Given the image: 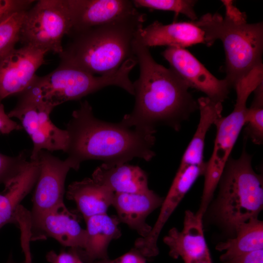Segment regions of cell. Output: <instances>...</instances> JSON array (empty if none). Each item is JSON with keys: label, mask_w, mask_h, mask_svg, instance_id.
Returning a JSON list of instances; mask_svg holds the SVG:
<instances>
[{"label": "cell", "mask_w": 263, "mask_h": 263, "mask_svg": "<svg viewBox=\"0 0 263 263\" xmlns=\"http://www.w3.org/2000/svg\"><path fill=\"white\" fill-rule=\"evenodd\" d=\"M142 29L133 43L140 70L138 78L133 83L134 106L120 122L130 127L154 132L160 126L179 131L182 123L198 110L197 101L178 74L153 59L142 40Z\"/></svg>", "instance_id": "cell-1"}, {"label": "cell", "mask_w": 263, "mask_h": 263, "mask_svg": "<svg viewBox=\"0 0 263 263\" xmlns=\"http://www.w3.org/2000/svg\"><path fill=\"white\" fill-rule=\"evenodd\" d=\"M65 130L68 142L65 152L76 170L87 160H101L111 166L135 158L149 161L155 155V132L100 120L87 101L73 112Z\"/></svg>", "instance_id": "cell-2"}, {"label": "cell", "mask_w": 263, "mask_h": 263, "mask_svg": "<svg viewBox=\"0 0 263 263\" xmlns=\"http://www.w3.org/2000/svg\"><path fill=\"white\" fill-rule=\"evenodd\" d=\"M145 19L146 15L137 11L110 23L70 32V40L59 55V65L93 75L115 72L135 56L133 41Z\"/></svg>", "instance_id": "cell-3"}, {"label": "cell", "mask_w": 263, "mask_h": 263, "mask_svg": "<svg viewBox=\"0 0 263 263\" xmlns=\"http://www.w3.org/2000/svg\"><path fill=\"white\" fill-rule=\"evenodd\" d=\"M218 187L217 196L206 212L227 238H232L239 225L258 217L263 208V175L253 169L245 146L238 158L230 156Z\"/></svg>", "instance_id": "cell-4"}, {"label": "cell", "mask_w": 263, "mask_h": 263, "mask_svg": "<svg viewBox=\"0 0 263 263\" xmlns=\"http://www.w3.org/2000/svg\"><path fill=\"white\" fill-rule=\"evenodd\" d=\"M194 22L204 33L205 44L217 39L224 48L225 79L231 88L250 71L263 64V23L234 20L219 13H207Z\"/></svg>", "instance_id": "cell-5"}, {"label": "cell", "mask_w": 263, "mask_h": 263, "mask_svg": "<svg viewBox=\"0 0 263 263\" xmlns=\"http://www.w3.org/2000/svg\"><path fill=\"white\" fill-rule=\"evenodd\" d=\"M137 64L136 57H131L115 72L100 76L59 65L46 75H36L31 85L44 102L54 108L68 101L79 100L110 86L120 87L134 95L133 83L129 75Z\"/></svg>", "instance_id": "cell-6"}, {"label": "cell", "mask_w": 263, "mask_h": 263, "mask_svg": "<svg viewBox=\"0 0 263 263\" xmlns=\"http://www.w3.org/2000/svg\"><path fill=\"white\" fill-rule=\"evenodd\" d=\"M15 108L7 114L20 122L33 142L30 159L37 160L39 152L62 150L65 152L68 142L66 130L56 126L50 114L54 107L44 102L31 85L18 94Z\"/></svg>", "instance_id": "cell-7"}, {"label": "cell", "mask_w": 263, "mask_h": 263, "mask_svg": "<svg viewBox=\"0 0 263 263\" xmlns=\"http://www.w3.org/2000/svg\"><path fill=\"white\" fill-rule=\"evenodd\" d=\"M71 29L65 0H39L26 11L19 41L23 45L59 55L62 40Z\"/></svg>", "instance_id": "cell-8"}, {"label": "cell", "mask_w": 263, "mask_h": 263, "mask_svg": "<svg viewBox=\"0 0 263 263\" xmlns=\"http://www.w3.org/2000/svg\"><path fill=\"white\" fill-rule=\"evenodd\" d=\"M248 98L245 94H237L232 112L226 116H221L214 124L217 130L214 148L210 159L206 162L202 194L199 209L196 212L201 216H204L213 199L225 164L244 126Z\"/></svg>", "instance_id": "cell-9"}, {"label": "cell", "mask_w": 263, "mask_h": 263, "mask_svg": "<svg viewBox=\"0 0 263 263\" xmlns=\"http://www.w3.org/2000/svg\"><path fill=\"white\" fill-rule=\"evenodd\" d=\"M39 174L32 198L31 215H35L64 203L65 182L69 171L76 170L68 158L64 160L42 150L38 155Z\"/></svg>", "instance_id": "cell-10"}, {"label": "cell", "mask_w": 263, "mask_h": 263, "mask_svg": "<svg viewBox=\"0 0 263 263\" xmlns=\"http://www.w3.org/2000/svg\"><path fill=\"white\" fill-rule=\"evenodd\" d=\"M32 241L51 237L61 245L76 250L86 244V229L81 226L80 217L62 203L40 214L31 215Z\"/></svg>", "instance_id": "cell-11"}, {"label": "cell", "mask_w": 263, "mask_h": 263, "mask_svg": "<svg viewBox=\"0 0 263 263\" xmlns=\"http://www.w3.org/2000/svg\"><path fill=\"white\" fill-rule=\"evenodd\" d=\"M48 52L29 45L15 48L0 58V102L18 95L33 82L36 72L45 63Z\"/></svg>", "instance_id": "cell-12"}, {"label": "cell", "mask_w": 263, "mask_h": 263, "mask_svg": "<svg viewBox=\"0 0 263 263\" xmlns=\"http://www.w3.org/2000/svg\"><path fill=\"white\" fill-rule=\"evenodd\" d=\"M162 55L170 67L189 88L195 89L210 99L223 103L231 87L225 79L213 75L190 52L185 48L168 47Z\"/></svg>", "instance_id": "cell-13"}, {"label": "cell", "mask_w": 263, "mask_h": 263, "mask_svg": "<svg viewBox=\"0 0 263 263\" xmlns=\"http://www.w3.org/2000/svg\"><path fill=\"white\" fill-rule=\"evenodd\" d=\"M204 173V169L200 166L192 165L178 169L150 232L146 237H139L135 241L134 248L145 258L158 255L157 242L163 227L198 178Z\"/></svg>", "instance_id": "cell-14"}, {"label": "cell", "mask_w": 263, "mask_h": 263, "mask_svg": "<svg viewBox=\"0 0 263 263\" xmlns=\"http://www.w3.org/2000/svg\"><path fill=\"white\" fill-rule=\"evenodd\" d=\"M65 2L71 19L69 33L110 23L137 11L130 0H65Z\"/></svg>", "instance_id": "cell-15"}, {"label": "cell", "mask_w": 263, "mask_h": 263, "mask_svg": "<svg viewBox=\"0 0 263 263\" xmlns=\"http://www.w3.org/2000/svg\"><path fill=\"white\" fill-rule=\"evenodd\" d=\"M169 256L192 263L208 257L210 253L204 232L203 218L190 210L185 211L181 230L171 228L163 239Z\"/></svg>", "instance_id": "cell-16"}, {"label": "cell", "mask_w": 263, "mask_h": 263, "mask_svg": "<svg viewBox=\"0 0 263 263\" xmlns=\"http://www.w3.org/2000/svg\"><path fill=\"white\" fill-rule=\"evenodd\" d=\"M163 199L150 189L141 193H114L112 206L116 210L120 223L127 225L144 238L152 228L146 219L161 207Z\"/></svg>", "instance_id": "cell-17"}, {"label": "cell", "mask_w": 263, "mask_h": 263, "mask_svg": "<svg viewBox=\"0 0 263 263\" xmlns=\"http://www.w3.org/2000/svg\"><path fill=\"white\" fill-rule=\"evenodd\" d=\"M141 37L149 48L167 46L185 48L205 44L204 32L192 21L164 24L156 20L142 29Z\"/></svg>", "instance_id": "cell-18"}, {"label": "cell", "mask_w": 263, "mask_h": 263, "mask_svg": "<svg viewBox=\"0 0 263 263\" xmlns=\"http://www.w3.org/2000/svg\"><path fill=\"white\" fill-rule=\"evenodd\" d=\"M85 221L87 234L85 246L82 250H76L80 258L87 263L108 259L110 243L121 235L118 217L106 213L91 216Z\"/></svg>", "instance_id": "cell-19"}, {"label": "cell", "mask_w": 263, "mask_h": 263, "mask_svg": "<svg viewBox=\"0 0 263 263\" xmlns=\"http://www.w3.org/2000/svg\"><path fill=\"white\" fill-rule=\"evenodd\" d=\"M114 193L93 178H85L71 183L66 192L67 199L76 204L78 212L85 220L107 213L112 205Z\"/></svg>", "instance_id": "cell-20"}, {"label": "cell", "mask_w": 263, "mask_h": 263, "mask_svg": "<svg viewBox=\"0 0 263 263\" xmlns=\"http://www.w3.org/2000/svg\"><path fill=\"white\" fill-rule=\"evenodd\" d=\"M92 178L114 193H141L149 189L146 172L139 167L127 163L108 166L102 164Z\"/></svg>", "instance_id": "cell-21"}, {"label": "cell", "mask_w": 263, "mask_h": 263, "mask_svg": "<svg viewBox=\"0 0 263 263\" xmlns=\"http://www.w3.org/2000/svg\"><path fill=\"white\" fill-rule=\"evenodd\" d=\"M39 174L37 160H29L23 170L4 186L0 193V229L5 225H16L15 215L22 200L35 187Z\"/></svg>", "instance_id": "cell-22"}, {"label": "cell", "mask_w": 263, "mask_h": 263, "mask_svg": "<svg viewBox=\"0 0 263 263\" xmlns=\"http://www.w3.org/2000/svg\"><path fill=\"white\" fill-rule=\"evenodd\" d=\"M197 101L200 112L199 123L183 155L180 169L191 165H206L204 150L207 133L215 121L222 115V103L214 101L207 96L201 97Z\"/></svg>", "instance_id": "cell-23"}, {"label": "cell", "mask_w": 263, "mask_h": 263, "mask_svg": "<svg viewBox=\"0 0 263 263\" xmlns=\"http://www.w3.org/2000/svg\"><path fill=\"white\" fill-rule=\"evenodd\" d=\"M216 249L224 251L220 257L221 262L244 253L263 249V222L254 217L241 224L234 237L219 243Z\"/></svg>", "instance_id": "cell-24"}, {"label": "cell", "mask_w": 263, "mask_h": 263, "mask_svg": "<svg viewBox=\"0 0 263 263\" xmlns=\"http://www.w3.org/2000/svg\"><path fill=\"white\" fill-rule=\"evenodd\" d=\"M250 107L246 108L244 117V133L257 145L263 143V82L254 90Z\"/></svg>", "instance_id": "cell-25"}, {"label": "cell", "mask_w": 263, "mask_h": 263, "mask_svg": "<svg viewBox=\"0 0 263 263\" xmlns=\"http://www.w3.org/2000/svg\"><path fill=\"white\" fill-rule=\"evenodd\" d=\"M27 11L14 13L0 22V58L14 49L19 41L21 28Z\"/></svg>", "instance_id": "cell-26"}, {"label": "cell", "mask_w": 263, "mask_h": 263, "mask_svg": "<svg viewBox=\"0 0 263 263\" xmlns=\"http://www.w3.org/2000/svg\"><path fill=\"white\" fill-rule=\"evenodd\" d=\"M136 8H148L151 9L174 12L182 14L188 18L190 21H196L198 18L194 7L197 2L193 0H133Z\"/></svg>", "instance_id": "cell-27"}, {"label": "cell", "mask_w": 263, "mask_h": 263, "mask_svg": "<svg viewBox=\"0 0 263 263\" xmlns=\"http://www.w3.org/2000/svg\"><path fill=\"white\" fill-rule=\"evenodd\" d=\"M30 153L31 151L26 150L14 156L0 153V185H6L23 170L29 161Z\"/></svg>", "instance_id": "cell-28"}, {"label": "cell", "mask_w": 263, "mask_h": 263, "mask_svg": "<svg viewBox=\"0 0 263 263\" xmlns=\"http://www.w3.org/2000/svg\"><path fill=\"white\" fill-rule=\"evenodd\" d=\"M17 226L20 233V245L24 255L23 263H33L30 248V242L32 241L31 221L27 215L20 216L17 222Z\"/></svg>", "instance_id": "cell-29"}, {"label": "cell", "mask_w": 263, "mask_h": 263, "mask_svg": "<svg viewBox=\"0 0 263 263\" xmlns=\"http://www.w3.org/2000/svg\"><path fill=\"white\" fill-rule=\"evenodd\" d=\"M33 0H0V22L14 13L29 9Z\"/></svg>", "instance_id": "cell-30"}, {"label": "cell", "mask_w": 263, "mask_h": 263, "mask_svg": "<svg viewBox=\"0 0 263 263\" xmlns=\"http://www.w3.org/2000/svg\"><path fill=\"white\" fill-rule=\"evenodd\" d=\"M222 262L223 263H263V249L239 254Z\"/></svg>", "instance_id": "cell-31"}, {"label": "cell", "mask_w": 263, "mask_h": 263, "mask_svg": "<svg viewBox=\"0 0 263 263\" xmlns=\"http://www.w3.org/2000/svg\"><path fill=\"white\" fill-rule=\"evenodd\" d=\"M22 129L20 124L9 117L4 111L3 104L0 102V134H7Z\"/></svg>", "instance_id": "cell-32"}, {"label": "cell", "mask_w": 263, "mask_h": 263, "mask_svg": "<svg viewBox=\"0 0 263 263\" xmlns=\"http://www.w3.org/2000/svg\"><path fill=\"white\" fill-rule=\"evenodd\" d=\"M78 256L75 249H71L69 252L63 251L59 254L51 251L47 254L46 257L50 263H74Z\"/></svg>", "instance_id": "cell-33"}, {"label": "cell", "mask_w": 263, "mask_h": 263, "mask_svg": "<svg viewBox=\"0 0 263 263\" xmlns=\"http://www.w3.org/2000/svg\"><path fill=\"white\" fill-rule=\"evenodd\" d=\"M116 260L117 263H146V258L134 248Z\"/></svg>", "instance_id": "cell-34"}, {"label": "cell", "mask_w": 263, "mask_h": 263, "mask_svg": "<svg viewBox=\"0 0 263 263\" xmlns=\"http://www.w3.org/2000/svg\"><path fill=\"white\" fill-rule=\"evenodd\" d=\"M92 263H117V260H110L109 258L107 259L99 260L93 262Z\"/></svg>", "instance_id": "cell-35"}, {"label": "cell", "mask_w": 263, "mask_h": 263, "mask_svg": "<svg viewBox=\"0 0 263 263\" xmlns=\"http://www.w3.org/2000/svg\"><path fill=\"white\" fill-rule=\"evenodd\" d=\"M74 263H84V262L81 259L78 255L76 258Z\"/></svg>", "instance_id": "cell-36"}, {"label": "cell", "mask_w": 263, "mask_h": 263, "mask_svg": "<svg viewBox=\"0 0 263 263\" xmlns=\"http://www.w3.org/2000/svg\"><path fill=\"white\" fill-rule=\"evenodd\" d=\"M6 263H17L15 262H14L12 260L11 257L9 258V260L7 261V262Z\"/></svg>", "instance_id": "cell-37"}]
</instances>
